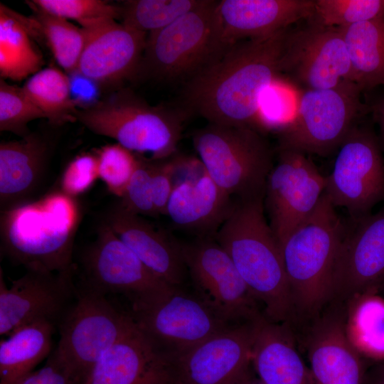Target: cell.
I'll return each mask as SVG.
<instances>
[{"label":"cell","mask_w":384,"mask_h":384,"mask_svg":"<svg viewBox=\"0 0 384 384\" xmlns=\"http://www.w3.org/2000/svg\"><path fill=\"white\" fill-rule=\"evenodd\" d=\"M288 33L228 46L183 83L179 106L208 123L254 128L262 95L282 70Z\"/></svg>","instance_id":"1"},{"label":"cell","mask_w":384,"mask_h":384,"mask_svg":"<svg viewBox=\"0 0 384 384\" xmlns=\"http://www.w3.org/2000/svg\"><path fill=\"white\" fill-rule=\"evenodd\" d=\"M264 198L239 201L215 235L265 317L289 323L294 314L279 244L265 216Z\"/></svg>","instance_id":"2"},{"label":"cell","mask_w":384,"mask_h":384,"mask_svg":"<svg viewBox=\"0 0 384 384\" xmlns=\"http://www.w3.org/2000/svg\"><path fill=\"white\" fill-rule=\"evenodd\" d=\"M80 218L76 199L61 190L1 211V253L26 270L73 272Z\"/></svg>","instance_id":"3"},{"label":"cell","mask_w":384,"mask_h":384,"mask_svg":"<svg viewBox=\"0 0 384 384\" xmlns=\"http://www.w3.org/2000/svg\"><path fill=\"white\" fill-rule=\"evenodd\" d=\"M343 226L324 193L314 213L280 243L294 314L317 316L333 299Z\"/></svg>","instance_id":"4"},{"label":"cell","mask_w":384,"mask_h":384,"mask_svg":"<svg viewBox=\"0 0 384 384\" xmlns=\"http://www.w3.org/2000/svg\"><path fill=\"white\" fill-rule=\"evenodd\" d=\"M189 116L179 105L153 106L128 90L78 108L75 114L76 120L92 132L155 160L174 155Z\"/></svg>","instance_id":"5"},{"label":"cell","mask_w":384,"mask_h":384,"mask_svg":"<svg viewBox=\"0 0 384 384\" xmlns=\"http://www.w3.org/2000/svg\"><path fill=\"white\" fill-rule=\"evenodd\" d=\"M217 3L204 0L170 25L149 33L137 77L184 83L215 60L228 47L222 38Z\"/></svg>","instance_id":"6"},{"label":"cell","mask_w":384,"mask_h":384,"mask_svg":"<svg viewBox=\"0 0 384 384\" xmlns=\"http://www.w3.org/2000/svg\"><path fill=\"white\" fill-rule=\"evenodd\" d=\"M192 142L206 173L230 197L264 198L272 152L253 127L208 123Z\"/></svg>","instance_id":"7"},{"label":"cell","mask_w":384,"mask_h":384,"mask_svg":"<svg viewBox=\"0 0 384 384\" xmlns=\"http://www.w3.org/2000/svg\"><path fill=\"white\" fill-rule=\"evenodd\" d=\"M135 325L106 296L82 287L60 321V338L53 353L85 384L100 358Z\"/></svg>","instance_id":"8"},{"label":"cell","mask_w":384,"mask_h":384,"mask_svg":"<svg viewBox=\"0 0 384 384\" xmlns=\"http://www.w3.org/2000/svg\"><path fill=\"white\" fill-rule=\"evenodd\" d=\"M85 287L100 294H120L132 311L146 307L175 289L153 274L104 223L82 257Z\"/></svg>","instance_id":"9"},{"label":"cell","mask_w":384,"mask_h":384,"mask_svg":"<svg viewBox=\"0 0 384 384\" xmlns=\"http://www.w3.org/2000/svg\"><path fill=\"white\" fill-rule=\"evenodd\" d=\"M195 294L230 324L255 321L264 314L228 252L213 238L181 242Z\"/></svg>","instance_id":"10"},{"label":"cell","mask_w":384,"mask_h":384,"mask_svg":"<svg viewBox=\"0 0 384 384\" xmlns=\"http://www.w3.org/2000/svg\"><path fill=\"white\" fill-rule=\"evenodd\" d=\"M360 91L356 84L305 90L294 119L281 132L279 149L325 155L340 146L361 110Z\"/></svg>","instance_id":"11"},{"label":"cell","mask_w":384,"mask_h":384,"mask_svg":"<svg viewBox=\"0 0 384 384\" xmlns=\"http://www.w3.org/2000/svg\"><path fill=\"white\" fill-rule=\"evenodd\" d=\"M130 314L141 333L171 360L235 324L182 288Z\"/></svg>","instance_id":"12"},{"label":"cell","mask_w":384,"mask_h":384,"mask_svg":"<svg viewBox=\"0 0 384 384\" xmlns=\"http://www.w3.org/2000/svg\"><path fill=\"white\" fill-rule=\"evenodd\" d=\"M324 193L358 220L384 199V163L375 137L353 127L339 146Z\"/></svg>","instance_id":"13"},{"label":"cell","mask_w":384,"mask_h":384,"mask_svg":"<svg viewBox=\"0 0 384 384\" xmlns=\"http://www.w3.org/2000/svg\"><path fill=\"white\" fill-rule=\"evenodd\" d=\"M326 182V176L304 153L279 149L264 195L269 224L279 244L314 213L324 193Z\"/></svg>","instance_id":"14"},{"label":"cell","mask_w":384,"mask_h":384,"mask_svg":"<svg viewBox=\"0 0 384 384\" xmlns=\"http://www.w3.org/2000/svg\"><path fill=\"white\" fill-rule=\"evenodd\" d=\"M257 320L233 324L172 360L177 383L247 382Z\"/></svg>","instance_id":"15"},{"label":"cell","mask_w":384,"mask_h":384,"mask_svg":"<svg viewBox=\"0 0 384 384\" xmlns=\"http://www.w3.org/2000/svg\"><path fill=\"white\" fill-rule=\"evenodd\" d=\"M73 272L26 270L6 285L0 269V335L38 321L58 324L75 297Z\"/></svg>","instance_id":"16"},{"label":"cell","mask_w":384,"mask_h":384,"mask_svg":"<svg viewBox=\"0 0 384 384\" xmlns=\"http://www.w3.org/2000/svg\"><path fill=\"white\" fill-rule=\"evenodd\" d=\"M281 72L311 90L356 84L340 31L319 23L288 33Z\"/></svg>","instance_id":"17"},{"label":"cell","mask_w":384,"mask_h":384,"mask_svg":"<svg viewBox=\"0 0 384 384\" xmlns=\"http://www.w3.org/2000/svg\"><path fill=\"white\" fill-rule=\"evenodd\" d=\"M344 232L335 266L333 300L384 289V208Z\"/></svg>","instance_id":"18"},{"label":"cell","mask_w":384,"mask_h":384,"mask_svg":"<svg viewBox=\"0 0 384 384\" xmlns=\"http://www.w3.org/2000/svg\"><path fill=\"white\" fill-rule=\"evenodd\" d=\"M82 28L86 41L75 73L98 84L137 77L146 33L115 20L100 21Z\"/></svg>","instance_id":"19"},{"label":"cell","mask_w":384,"mask_h":384,"mask_svg":"<svg viewBox=\"0 0 384 384\" xmlns=\"http://www.w3.org/2000/svg\"><path fill=\"white\" fill-rule=\"evenodd\" d=\"M345 312L319 314L309 329L305 346L313 384H361L369 368L346 336Z\"/></svg>","instance_id":"20"},{"label":"cell","mask_w":384,"mask_h":384,"mask_svg":"<svg viewBox=\"0 0 384 384\" xmlns=\"http://www.w3.org/2000/svg\"><path fill=\"white\" fill-rule=\"evenodd\" d=\"M103 223L158 278L182 288L188 272L179 241L119 202L107 211Z\"/></svg>","instance_id":"21"},{"label":"cell","mask_w":384,"mask_h":384,"mask_svg":"<svg viewBox=\"0 0 384 384\" xmlns=\"http://www.w3.org/2000/svg\"><path fill=\"white\" fill-rule=\"evenodd\" d=\"M85 384H178L172 360L136 324L97 362Z\"/></svg>","instance_id":"22"},{"label":"cell","mask_w":384,"mask_h":384,"mask_svg":"<svg viewBox=\"0 0 384 384\" xmlns=\"http://www.w3.org/2000/svg\"><path fill=\"white\" fill-rule=\"evenodd\" d=\"M217 16L225 44L267 37L314 14V0H221Z\"/></svg>","instance_id":"23"},{"label":"cell","mask_w":384,"mask_h":384,"mask_svg":"<svg viewBox=\"0 0 384 384\" xmlns=\"http://www.w3.org/2000/svg\"><path fill=\"white\" fill-rule=\"evenodd\" d=\"M235 203L206 173L175 183L165 215L176 228L197 238H213Z\"/></svg>","instance_id":"24"},{"label":"cell","mask_w":384,"mask_h":384,"mask_svg":"<svg viewBox=\"0 0 384 384\" xmlns=\"http://www.w3.org/2000/svg\"><path fill=\"white\" fill-rule=\"evenodd\" d=\"M52 149L50 139L37 132L1 142V211L31 201L46 174Z\"/></svg>","instance_id":"25"},{"label":"cell","mask_w":384,"mask_h":384,"mask_svg":"<svg viewBox=\"0 0 384 384\" xmlns=\"http://www.w3.org/2000/svg\"><path fill=\"white\" fill-rule=\"evenodd\" d=\"M288 324L273 322L265 316L257 320L252 366L265 384H313Z\"/></svg>","instance_id":"26"},{"label":"cell","mask_w":384,"mask_h":384,"mask_svg":"<svg viewBox=\"0 0 384 384\" xmlns=\"http://www.w3.org/2000/svg\"><path fill=\"white\" fill-rule=\"evenodd\" d=\"M38 23L0 4V75L21 81L41 70L43 58L32 41Z\"/></svg>","instance_id":"27"},{"label":"cell","mask_w":384,"mask_h":384,"mask_svg":"<svg viewBox=\"0 0 384 384\" xmlns=\"http://www.w3.org/2000/svg\"><path fill=\"white\" fill-rule=\"evenodd\" d=\"M55 326L50 321L34 322L1 340L0 384H14L50 356Z\"/></svg>","instance_id":"28"},{"label":"cell","mask_w":384,"mask_h":384,"mask_svg":"<svg viewBox=\"0 0 384 384\" xmlns=\"http://www.w3.org/2000/svg\"><path fill=\"white\" fill-rule=\"evenodd\" d=\"M337 28L360 90L384 85V18Z\"/></svg>","instance_id":"29"},{"label":"cell","mask_w":384,"mask_h":384,"mask_svg":"<svg viewBox=\"0 0 384 384\" xmlns=\"http://www.w3.org/2000/svg\"><path fill=\"white\" fill-rule=\"evenodd\" d=\"M345 331L363 358L384 363V299L379 294H361L346 301Z\"/></svg>","instance_id":"30"},{"label":"cell","mask_w":384,"mask_h":384,"mask_svg":"<svg viewBox=\"0 0 384 384\" xmlns=\"http://www.w3.org/2000/svg\"><path fill=\"white\" fill-rule=\"evenodd\" d=\"M22 87L53 126L76 120L78 108L72 97L70 78L57 68L41 69Z\"/></svg>","instance_id":"31"},{"label":"cell","mask_w":384,"mask_h":384,"mask_svg":"<svg viewBox=\"0 0 384 384\" xmlns=\"http://www.w3.org/2000/svg\"><path fill=\"white\" fill-rule=\"evenodd\" d=\"M27 3L34 11L41 37L45 40L58 64L66 72L75 73L85 45L84 28L46 13L30 1Z\"/></svg>","instance_id":"32"},{"label":"cell","mask_w":384,"mask_h":384,"mask_svg":"<svg viewBox=\"0 0 384 384\" xmlns=\"http://www.w3.org/2000/svg\"><path fill=\"white\" fill-rule=\"evenodd\" d=\"M204 0H129L121 6L122 23L146 33L159 31L200 6Z\"/></svg>","instance_id":"33"},{"label":"cell","mask_w":384,"mask_h":384,"mask_svg":"<svg viewBox=\"0 0 384 384\" xmlns=\"http://www.w3.org/2000/svg\"><path fill=\"white\" fill-rule=\"evenodd\" d=\"M317 23L343 28L384 18V0H314Z\"/></svg>","instance_id":"34"},{"label":"cell","mask_w":384,"mask_h":384,"mask_svg":"<svg viewBox=\"0 0 384 384\" xmlns=\"http://www.w3.org/2000/svg\"><path fill=\"white\" fill-rule=\"evenodd\" d=\"M45 118L43 113L31 101L23 87L0 79V130L23 138L30 132V122Z\"/></svg>","instance_id":"35"},{"label":"cell","mask_w":384,"mask_h":384,"mask_svg":"<svg viewBox=\"0 0 384 384\" xmlns=\"http://www.w3.org/2000/svg\"><path fill=\"white\" fill-rule=\"evenodd\" d=\"M99 178L110 193L121 198L138 165V155L116 143L96 152Z\"/></svg>","instance_id":"36"},{"label":"cell","mask_w":384,"mask_h":384,"mask_svg":"<svg viewBox=\"0 0 384 384\" xmlns=\"http://www.w3.org/2000/svg\"><path fill=\"white\" fill-rule=\"evenodd\" d=\"M38 9L78 21L82 27L103 20L121 18V6L102 0H33Z\"/></svg>","instance_id":"37"},{"label":"cell","mask_w":384,"mask_h":384,"mask_svg":"<svg viewBox=\"0 0 384 384\" xmlns=\"http://www.w3.org/2000/svg\"><path fill=\"white\" fill-rule=\"evenodd\" d=\"M154 164L155 159L138 155L137 169L119 201L128 210L142 216H156L152 196Z\"/></svg>","instance_id":"38"},{"label":"cell","mask_w":384,"mask_h":384,"mask_svg":"<svg viewBox=\"0 0 384 384\" xmlns=\"http://www.w3.org/2000/svg\"><path fill=\"white\" fill-rule=\"evenodd\" d=\"M97 178L99 174L96 154H82L67 166L61 177L60 190L75 198L87 191Z\"/></svg>","instance_id":"39"},{"label":"cell","mask_w":384,"mask_h":384,"mask_svg":"<svg viewBox=\"0 0 384 384\" xmlns=\"http://www.w3.org/2000/svg\"><path fill=\"white\" fill-rule=\"evenodd\" d=\"M14 384H81L75 375L53 353L45 365L21 377Z\"/></svg>","instance_id":"40"},{"label":"cell","mask_w":384,"mask_h":384,"mask_svg":"<svg viewBox=\"0 0 384 384\" xmlns=\"http://www.w3.org/2000/svg\"><path fill=\"white\" fill-rule=\"evenodd\" d=\"M361 384H384V363L369 368Z\"/></svg>","instance_id":"41"},{"label":"cell","mask_w":384,"mask_h":384,"mask_svg":"<svg viewBox=\"0 0 384 384\" xmlns=\"http://www.w3.org/2000/svg\"><path fill=\"white\" fill-rule=\"evenodd\" d=\"M374 112L384 137V100L375 106Z\"/></svg>","instance_id":"42"},{"label":"cell","mask_w":384,"mask_h":384,"mask_svg":"<svg viewBox=\"0 0 384 384\" xmlns=\"http://www.w3.org/2000/svg\"><path fill=\"white\" fill-rule=\"evenodd\" d=\"M245 384H265L262 382L258 378L252 376L247 382Z\"/></svg>","instance_id":"43"}]
</instances>
